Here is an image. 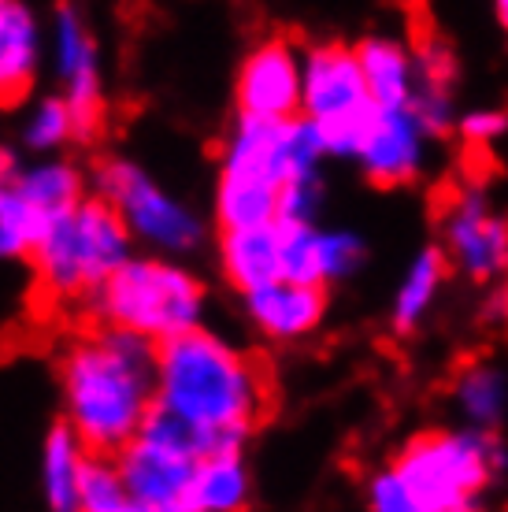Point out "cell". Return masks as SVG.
<instances>
[{
    "instance_id": "obj_1",
    "label": "cell",
    "mask_w": 508,
    "mask_h": 512,
    "mask_svg": "<svg viewBox=\"0 0 508 512\" xmlns=\"http://www.w3.org/2000/svg\"><path fill=\"white\" fill-rule=\"evenodd\" d=\"M267 409L260 364L208 331L178 334L156 353V412L178 423L201 453L242 449Z\"/></svg>"
},
{
    "instance_id": "obj_2",
    "label": "cell",
    "mask_w": 508,
    "mask_h": 512,
    "mask_svg": "<svg viewBox=\"0 0 508 512\" xmlns=\"http://www.w3.org/2000/svg\"><path fill=\"white\" fill-rule=\"evenodd\" d=\"M67 427L93 453H123L156 409V349L138 334L101 327L64 357Z\"/></svg>"
},
{
    "instance_id": "obj_3",
    "label": "cell",
    "mask_w": 508,
    "mask_h": 512,
    "mask_svg": "<svg viewBox=\"0 0 508 512\" xmlns=\"http://www.w3.org/2000/svg\"><path fill=\"white\" fill-rule=\"evenodd\" d=\"M390 468L423 512H486V494L508 472V446L501 431H423L408 438Z\"/></svg>"
},
{
    "instance_id": "obj_4",
    "label": "cell",
    "mask_w": 508,
    "mask_h": 512,
    "mask_svg": "<svg viewBox=\"0 0 508 512\" xmlns=\"http://www.w3.org/2000/svg\"><path fill=\"white\" fill-rule=\"evenodd\" d=\"M104 327L138 334L145 342H171L197 331L204 290L186 268L164 256H130L112 279L93 294Z\"/></svg>"
},
{
    "instance_id": "obj_5",
    "label": "cell",
    "mask_w": 508,
    "mask_h": 512,
    "mask_svg": "<svg viewBox=\"0 0 508 512\" xmlns=\"http://www.w3.org/2000/svg\"><path fill=\"white\" fill-rule=\"evenodd\" d=\"M41 290L60 301L97 294L130 260V231L104 201H82L75 212L45 227L34 245Z\"/></svg>"
},
{
    "instance_id": "obj_6",
    "label": "cell",
    "mask_w": 508,
    "mask_h": 512,
    "mask_svg": "<svg viewBox=\"0 0 508 512\" xmlns=\"http://www.w3.org/2000/svg\"><path fill=\"white\" fill-rule=\"evenodd\" d=\"M301 116L319 130V138L327 145V156L356 160L371 123H375V104H371L356 49L316 45V49L305 52Z\"/></svg>"
},
{
    "instance_id": "obj_7",
    "label": "cell",
    "mask_w": 508,
    "mask_h": 512,
    "mask_svg": "<svg viewBox=\"0 0 508 512\" xmlns=\"http://www.w3.org/2000/svg\"><path fill=\"white\" fill-rule=\"evenodd\" d=\"M101 201L123 219L130 238L153 245L160 253H186L201 242V219L178 197L153 182L130 160H108L97 175Z\"/></svg>"
},
{
    "instance_id": "obj_8",
    "label": "cell",
    "mask_w": 508,
    "mask_h": 512,
    "mask_svg": "<svg viewBox=\"0 0 508 512\" xmlns=\"http://www.w3.org/2000/svg\"><path fill=\"white\" fill-rule=\"evenodd\" d=\"M438 249L449 268L471 282L508 279V216L479 182H464L449 193L438 216Z\"/></svg>"
},
{
    "instance_id": "obj_9",
    "label": "cell",
    "mask_w": 508,
    "mask_h": 512,
    "mask_svg": "<svg viewBox=\"0 0 508 512\" xmlns=\"http://www.w3.org/2000/svg\"><path fill=\"white\" fill-rule=\"evenodd\" d=\"M201 446L193 442L178 423L153 409L138 438L119 453V472L130 490V501H153V505H186L193 475L201 464Z\"/></svg>"
},
{
    "instance_id": "obj_10",
    "label": "cell",
    "mask_w": 508,
    "mask_h": 512,
    "mask_svg": "<svg viewBox=\"0 0 508 512\" xmlns=\"http://www.w3.org/2000/svg\"><path fill=\"white\" fill-rule=\"evenodd\" d=\"M305 97V56L290 41L256 45L238 75V108L245 119H297Z\"/></svg>"
},
{
    "instance_id": "obj_11",
    "label": "cell",
    "mask_w": 508,
    "mask_h": 512,
    "mask_svg": "<svg viewBox=\"0 0 508 512\" xmlns=\"http://www.w3.org/2000/svg\"><path fill=\"white\" fill-rule=\"evenodd\" d=\"M431 145L434 138L412 108H394V112L375 108V123L353 164H360V171L375 186H408L423 175Z\"/></svg>"
},
{
    "instance_id": "obj_12",
    "label": "cell",
    "mask_w": 508,
    "mask_h": 512,
    "mask_svg": "<svg viewBox=\"0 0 508 512\" xmlns=\"http://www.w3.org/2000/svg\"><path fill=\"white\" fill-rule=\"evenodd\" d=\"M52 67L64 86V101L78 119V130H89L101 112V52L75 8H60L52 26Z\"/></svg>"
},
{
    "instance_id": "obj_13",
    "label": "cell",
    "mask_w": 508,
    "mask_h": 512,
    "mask_svg": "<svg viewBox=\"0 0 508 512\" xmlns=\"http://www.w3.org/2000/svg\"><path fill=\"white\" fill-rule=\"evenodd\" d=\"M245 312L253 327L271 342H301L327 316V290L323 286H305V282L279 279L245 294Z\"/></svg>"
},
{
    "instance_id": "obj_14",
    "label": "cell",
    "mask_w": 508,
    "mask_h": 512,
    "mask_svg": "<svg viewBox=\"0 0 508 512\" xmlns=\"http://www.w3.org/2000/svg\"><path fill=\"white\" fill-rule=\"evenodd\" d=\"M356 60H360V71H364L375 108H382V112L412 108L416 82H420L416 45L390 38V34H371L356 45Z\"/></svg>"
},
{
    "instance_id": "obj_15",
    "label": "cell",
    "mask_w": 508,
    "mask_h": 512,
    "mask_svg": "<svg viewBox=\"0 0 508 512\" xmlns=\"http://www.w3.org/2000/svg\"><path fill=\"white\" fill-rule=\"evenodd\" d=\"M449 260L438 245H423L408 256L405 271L397 279L394 301H390V331L394 334H416L427 323V316L434 312L438 297L445 290V279H449Z\"/></svg>"
},
{
    "instance_id": "obj_16",
    "label": "cell",
    "mask_w": 508,
    "mask_h": 512,
    "mask_svg": "<svg viewBox=\"0 0 508 512\" xmlns=\"http://www.w3.org/2000/svg\"><path fill=\"white\" fill-rule=\"evenodd\" d=\"M223 275L234 290L253 294L271 282L282 279V231L279 223L271 227H245V231H223L219 242Z\"/></svg>"
},
{
    "instance_id": "obj_17",
    "label": "cell",
    "mask_w": 508,
    "mask_h": 512,
    "mask_svg": "<svg viewBox=\"0 0 508 512\" xmlns=\"http://www.w3.org/2000/svg\"><path fill=\"white\" fill-rule=\"evenodd\" d=\"M453 409L460 427L475 431H501L508 420V368L497 360H471L453 379Z\"/></svg>"
},
{
    "instance_id": "obj_18",
    "label": "cell",
    "mask_w": 508,
    "mask_h": 512,
    "mask_svg": "<svg viewBox=\"0 0 508 512\" xmlns=\"http://www.w3.org/2000/svg\"><path fill=\"white\" fill-rule=\"evenodd\" d=\"M41 38L34 15L23 4L0 8V101H19L38 75Z\"/></svg>"
},
{
    "instance_id": "obj_19",
    "label": "cell",
    "mask_w": 508,
    "mask_h": 512,
    "mask_svg": "<svg viewBox=\"0 0 508 512\" xmlns=\"http://www.w3.org/2000/svg\"><path fill=\"white\" fill-rule=\"evenodd\" d=\"M186 505L193 512H242L249 505V468L242 453L238 449L204 453Z\"/></svg>"
},
{
    "instance_id": "obj_20",
    "label": "cell",
    "mask_w": 508,
    "mask_h": 512,
    "mask_svg": "<svg viewBox=\"0 0 508 512\" xmlns=\"http://www.w3.org/2000/svg\"><path fill=\"white\" fill-rule=\"evenodd\" d=\"M86 461V446L71 427L52 431L45 453H41V487H45L49 512H78V490H82Z\"/></svg>"
},
{
    "instance_id": "obj_21",
    "label": "cell",
    "mask_w": 508,
    "mask_h": 512,
    "mask_svg": "<svg viewBox=\"0 0 508 512\" xmlns=\"http://www.w3.org/2000/svg\"><path fill=\"white\" fill-rule=\"evenodd\" d=\"M15 190L23 193V201L34 208V216L41 219V227L64 219L67 212H75V208L82 205V179H78L75 167L60 164V160L30 167L23 179L15 182Z\"/></svg>"
},
{
    "instance_id": "obj_22",
    "label": "cell",
    "mask_w": 508,
    "mask_h": 512,
    "mask_svg": "<svg viewBox=\"0 0 508 512\" xmlns=\"http://www.w3.org/2000/svg\"><path fill=\"white\" fill-rule=\"evenodd\" d=\"M368 260V245L356 231L345 227H319V282L334 286V282L353 279L356 271Z\"/></svg>"
},
{
    "instance_id": "obj_23",
    "label": "cell",
    "mask_w": 508,
    "mask_h": 512,
    "mask_svg": "<svg viewBox=\"0 0 508 512\" xmlns=\"http://www.w3.org/2000/svg\"><path fill=\"white\" fill-rule=\"evenodd\" d=\"M130 505V490L123 483L119 464L104 461L101 453L89 457L78 490V512H123Z\"/></svg>"
},
{
    "instance_id": "obj_24",
    "label": "cell",
    "mask_w": 508,
    "mask_h": 512,
    "mask_svg": "<svg viewBox=\"0 0 508 512\" xmlns=\"http://www.w3.org/2000/svg\"><path fill=\"white\" fill-rule=\"evenodd\" d=\"M45 234L34 208L23 201L15 186H0V256L34 253L38 238Z\"/></svg>"
},
{
    "instance_id": "obj_25",
    "label": "cell",
    "mask_w": 508,
    "mask_h": 512,
    "mask_svg": "<svg viewBox=\"0 0 508 512\" xmlns=\"http://www.w3.org/2000/svg\"><path fill=\"white\" fill-rule=\"evenodd\" d=\"M82 134L78 130V119L71 112V104L64 97H56V101H41L30 119H26V145L30 149H41V153H49V149H60L67 138H75Z\"/></svg>"
},
{
    "instance_id": "obj_26",
    "label": "cell",
    "mask_w": 508,
    "mask_h": 512,
    "mask_svg": "<svg viewBox=\"0 0 508 512\" xmlns=\"http://www.w3.org/2000/svg\"><path fill=\"white\" fill-rule=\"evenodd\" d=\"M464 145H475V149H486L508 134V108L501 104H479V108H468L460 112L457 130H453Z\"/></svg>"
},
{
    "instance_id": "obj_27",
    "label": "cell",
    "mask_w": 508,
    "mask_h": 512,
    "mask_svg": "<svg viewBox=\"0 0 508 512\" xmlns=\"http://www.w3.org/2000/svg\"><path fill=\"white\" fill-rule=\"evenodd\" d=\"M123 512H193L190 505H153V501H130Z\"/></svg>"
},
{
    "instance_id": "obj_28",
    "label": "cell",
    "mask_w": 508,
    "mask_h": 512,
    "mask_svg": "<svg viewBox=\"0 0 508 512\" xmlns=\"http://www.w3.org/2000/svg\"><path fill=\"white\" fill-rule=\"evenodd\" d=\"M494 8H497V19H501V26L508 30V0H494Z\"/></svg>"
},
{
    "instance_id": "obj_29",
    "label": "cell",
    "mask_w": 508,
    "mask_h": 512,
    "mask_svg": "<svg viewBox=\"0 0 508 512\" xmlns=\"http://www.w3.org/2000/svg\"><path fill=\"white\" fill-rule=\"evenodd\" d=\"M4 175H8V156L0 153V186H4Z\"/></svg>"
},
{
    "instance_id": "obj_30",
    "label": "cell",
    "mask_w": 508,
    "mask_h": 512,
    "mask_svg": "<svg viewBox=\"0 0 508 512\" xmlns=\"http://www.w3.org/2000/svg\"><path fill=\"white\" fill-rule=\"evenodd\" d=\"M4 4H8V0H0V8H4Z\"/></svg>"
}]
</instances>
